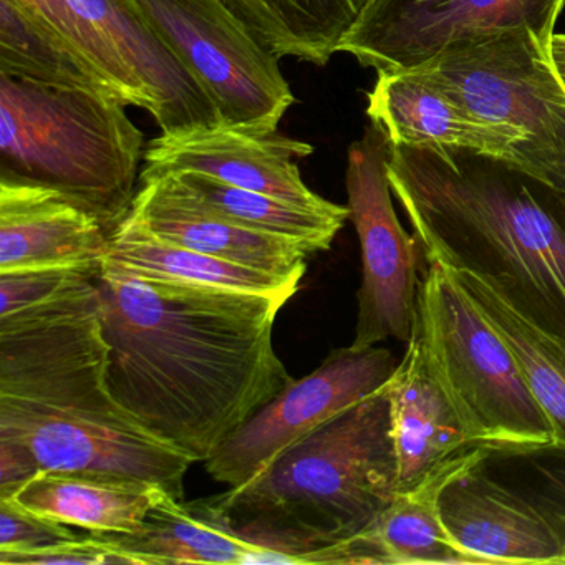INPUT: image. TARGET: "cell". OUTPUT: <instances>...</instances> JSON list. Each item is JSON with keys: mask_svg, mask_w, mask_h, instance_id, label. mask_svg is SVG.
<instances>
[{"mask_svg": "<svg viewBox=\"0 0 565 565\" xmlns=\"http://www.w3.org/2000/svg\"><path fill=\"white\" fill-rule=\"evenodd\" d=\"M97 289L111 393L193 462L294 382L273 343L286 297L151 279L110 257Z\"/></svg>", "mask_w": 565, "mask_h": 565, "instance_id": "6da1fadb", "label": "cell"}, {"mask_svg": "<svg viewBox=\"0 0 565 565\" xmlns=\"http://www.w3.org/2000/svg\"><path fill=\"white\" fill-rule=\"evenodd\" d=\"M107 366L97 279L0 317V436L24 443L44 471L128 479L184 499L194 462L117 402Z\"/></svg>", "mask_w": 565, "mask_h": 565, "instance_id": "7a4b0ae2", "label": "cell"}, {"mask_svg": "<svg viewBox=\"0 0 565 565\" xmlns=\"http://www.w3.org/2000/svg\"><path fill=\"white\" fill-rule=\"evenodd\" d=\"M388 178L428 263L475 273L565 339V217L551 190L488 154L395 145Z\"/></svg>", "mask_w": 565, "mask_h": 565, "instance_id": "3957f363", "label": "cell"}, {"mask_svg": "<svg viewBox=\"0 0 565 565\" xmlns=\"http://www.w3.org/2000/svg\"><path fill=\"white\" fill-rule=\"evenodd\" d=\"M396 492L383 386L216 499L247 541L280 552L284 564L307 565L369 527Z\"/></svg>", "mask_w": 565, "mask_h": 565, "instance_id": "277c9868", "label": "cell"}, {"mask_svg": "<svg viewBox=\"0 0 565 565\" xmlns=\"http://www.w3.org/2000/svg\"><path fill=\"white\" fill-rule=\"evenodd\" d=\"M127 107L105 92L0 74V181L58 191L114 233L134 206L145 158Z\"/></svg>", "mask_w": 565, "mask_h": 565, "instance_id": "5b68a950", "label": "cell"}, {"mask_svg": "<svg viewBox=\"0 0 565 565\" xmlns=\"http://www.w3.org/2000/svg\"><path fill=\"white\" fill-rule=\"evenodd\" d=\"M416 327L472 448L508 455L554 449L551 423L514 355L445 264L428 263Z\"/></svg>", "mask_w": 565, "mask_h": 565, "instance_id": "8992f818", "label": "cell"}, {"mask_svg": "<svg viewBox=\"0 0 565 565\" xmlns=\"http://www.w3.org/2000/svg\"><path fill=\"white\" fill-rule=\"evenodd\" d=\"M505 145L504 163L565 194V85L527 29L458 42L422 68Z\"/></svg>", "mask_w": 565, "mask_h": 565, "instance_id": "52a82bcc", "label": "cell"}, {"mask_svg": "<svg viewBox=\"0 0 565 565\" xmlns=\"http://www.w3.org/2000/svg\"><path fill=\"white\" fill-rule=\"evenodd\" d=\"M227 127L276 131L296 104L279 57L227 0H135Z\"/></svg>", "mask_w": 565, "mask_h": 565, "instance_id": "ba28073f", "label": "cell"}, {"mask_svg": "<svg viewBox=\"0 0 565 565\" xmlns=\"http://www.w3.org/2000/svg\"><path fill=\"white\" fill-rule=\"evenodd\" d=\"M390 138L370 124L347 154L350 220L362 250L353 349H369L388 339L408 343L418 319V253L396 216L388 178Z\"/></svg>", "mask_w": 565, "mask_h": 565, "instance_id": "9c48e42d", "label": "cell"}, {"mask_svg": "<svg viewBox=\"0 0 565 565\" xmlns=\"http://www.w3.org/2000/svg\"><path fill=\"white\" fill-rule=\"evenodd\" d=\"M565 0H372L337 54L383 72L422 71L458 42L527 29L551 44Z\"/></svg>", "mask_w": 565, "mask_h": 565, "instance_id": "30bf717a", "label": "cell"}, {"mask_svg": "<svg viewBox=\"0 0 565 565\" xmlns=\"http://www.w3.org/2000/svg\"><path fill=\"white\" fill-rule=\"evenodd\" d=\"M398 362L379 345L332 350L243 423L204 462L207 472L227 488L246 484L313 429L383 388Z\"/></svg>", "mask_w": 565, "mask_h": 565, "instance_id": "8fae6325", "label": "cell"}, {"mask_svg": "<svg viewBox=\"0 0 565 565\" xmlns=\"http://www.w3.org/2000/svg\"><path fill=\"white\" fill-rule=\"evenodd\" d=\"M312 153V145L284 137L277 130H246L223 124L183 134H161L151 140L145 150L147 167L140 181L194 171L306 210H342L340 204L313 193L302 180L297 161Z\"/></svg>", "mask_w": 565, "mask_h": 565, "instance_id": "7c38bea8", "label": "cell"}, {"mask_svg": "<svg viewBox=\"0 0 565 565\" xmlns=\"http://www.w3.org/2000/svg\"><path fill=\"white\" fill-rule=\"evenodd\" d=\"M481 466L456 478L439 501L455 544L478 564L565 565L561 539L544 512Z\"/></svg>", "mask_w": 565, "mask_h": 565, "instance_id": "4fadbf2b", "label": "cell"}, {"mask_svg": "<svg viewBox=\"0 0 565 565\" xmlns=\"http://www.w3.org/2000/svg\"><path fill=\"white\" fill-rule=\"evenodd\" d=\"M157 100L161 134L223 125L216 104L178 61L135 0H68Z\"/></svg>", "mask_w": 565, "mask_h": 565, "instance_id": "5bb4252c", "label": "cell"}, {"mask_svg": "<svg viewBox=\"0 0 565 565\" xmlns=\"http://www.w3.org/2000/svg\"><path fill=\"white\" fill-rule=\"evenodd\" d=\"M489 451L468 448L398 491L375 521L335 547V564H478L452 541L443 524L439 501L445 489L482 465Z\"/></svg>", "mask_w": 565, "mask_h": 565, "instance_id": "9a60e30c", "label": "cell"}, {"mask_svg": "<svg viewBox=\"0 0 565 565\" xmlns=\"http://www.w3.org/2000/svg\"><path fill=\"white\" fill-rule=\"evenodd\" d=\"M130 220L167 243L237 266L302 280L310 250L286 237L257 233L194 203L167 177L140 181Z\"/></svg>", "mask_w": 565, "mask_h": 565, "instance_id": "2e32d148", "label": "cell"}, {"mask_svg": "<svg viewBox=\"0 0 565 565\" xmlns=\"http://www.w3.org/2000/svg\"><path fill=\"white\" fill-rule=\"evenodd\" d=\"M110 234L49 188L0 181V273L102 264Z\"/></svg>", "mask_w": 565, "mask_h": 565, "instance_id": "e0dca14e", "label": "cell"}, {"mask_svg": "<svg viewBox=\"0 0 565 565\" xmlns=\"http://www.w3.org/2000/svg\"><path fill=\"white\" fill-rule=\"evenodd\" d=\"M385 390L398 491L412 488L436 466L472 448L451 402L429 369L416 323Z\"/></svg>", "mask_w": 565, "mask_h": 565, "instance_id": "ac0fdd59", "label": "cell"}, {"mask_svg": "<svg viewBox=\"0 0 565 565\" xmlns=\"http://www.w3.org/2000/svg\"><path fill=\"white\" fill-rule=\"evenodd\" d=\"M366 115L395 147L469 151L504 161L505 145L423 71L383 72L369 94Z\"/></svg>", "mask_w": 565, "mask_h": 565, "instance_id": "d6986e66", "label": "cell"}, {"mask_svg": "<svg viewBox=\"0 0 565 565\" xmlns=\"http://www.w3.org/2000/svg\"><path fill=\"white\" fill-rule=\"evenodd\" d=\"M111 535L137 565L284 564L280 552L247 541L233 527L216 495L184 501L164 492L143 531Z\"/></svg>", "mask_w": 565, "mask_h": 565, "instance_id": "ffe728a7", "label": "cell"}, {"mask_svg": "<svg viewBox=\"0 0 565 565\" xmlns=\"http://www.w3.org/2000/svg\"><path fill=\"white\" fill-rule=\"evenodd\" d=\"M164 492L158 486L128 479L42 471L12 499L71 527L98 534H138Z\"/></svg>", "mask_w": 565, "mask_h": 565, "instance_id": "44dd1931", "label": "cell"}, {"mask_svg": "<svg viewBox=\"0 0 565 565\" xmlns=\"http://www.w3.org/2000/svg\"><path fill=\"white\" fill-rule=\"evenodd\" d=\"M443 264V263H441ZM446 266V264H445ZM448 267V266H446ZM469 299L511 350L534 395L547 416L554 449L565 452V339L519 312L494 287L469 270L451 269Z\"/></svg>", "mask_w": 565, "mask_h": 565, "instance_id": "7402d4cb", "label": "cell"}, {"mask_svg": "<svg viewBox=\"0 0 565 565\" xmlns=\"http://www.w3.org/2000/svg\"><path fill=\"white\" fill-rule=\"evenodd\" d=\"M107 257L130 273L151 279L246 290L289 300L296 296L300 284V280L290 277L237 266L230 260L167 243L128 216L110 234Z\"/></svg>", "mask_w": 565, "mask_h": 565, "instance_id": "603a6c76", "label": "cell"}, {"mask_svg": "<svg viewBox=\"0 0 565 565\" xmlns=\"http://www.w3.org/2000/svg\"><path fill=\"white\" fill-rule=\"evenodd\" d=\"M163 177L184 196L226 217L231 223L257 233L296 241L306 246L310 254L329 250L345 221L350 220L349 206L323 213L256 191L243 190L194 171L168 173Z\"/></svg>", "mask_w": 565, "mask_h": 565, "instance_id": "cb8c5ba5", "label": "cell"}, {"mask_svg": "<svg viewBox=\"0 0 565 565\" xmlns=\"http://www.w3.org/2000/svg\"><path fill=\"white\" fill-rule=\"evenodd\" d=\"M372 0H227L277 55L323 67Z\"/></svg>", "mask_w": 565, "mask_h": 565, "instance_id": "d4e9b609", "label": "cell"}, {"mask_svg": "<svg viewBox=\"0 0 565 565\" xmlns=\"http://www.w3.org/2000/svg\"><path fill=\"white\" fill-rule=\"evenodd\" d=\"M0 74L44 87L114 95L94 68L45 31L19 0H0Z\"/></svg>", "mask_w": 565, "mask_h": 565, "instance_id": "484cf974", "label": "cell"}, {"mask_svg": "<svg viewBox=\"0 0 565 565\" xmlns=\"http://www.w3.org/2000/svg\"><path fill=\"white\" fill-rule=\"evenodd\" d=\"M22 8L58 41L64 42L125 105L157 118L158 104L120 57L78 18L68 0H19Z\"/></svg>", "mask_w": 565, "mask_h": 565, "instance_id": "4316f807", "label": "cell"}, {"mask_svg": "<svg viewBox=\"0 0 565 565\" xmlns=\"http://www.w3.org/2000/svg\"><path fill=\"white\" fill-rule=\"evenodd\" d=\"M102 264L0 273V317L45 306L95 282Z\"/></svg>", "mask_w": 565, "mask_h": 565, "instance_id": "83f0119b", "label": "cell"}, {"mask_svg": "<svg viewBox=\"0 0 565 565\" xmlns=\"http://www.w3.org/2000/svg\"><path fill=\"white\" fill-rule=\"evenodd\" d=\"M137 565L111 534L87 535L0 558V565Z\"/></svg>", "mask_w": 565, "mask_h": 565, "instance_id": "f1b7e54d", "label": "cell"}, {"mask_svg": "<svg viewBox=\"0 0 565 565\" xmlns=\"http://www.w3.org/2000/svg\"><path fill=\"white\" fill-rule=\"evenodd\" d=\"M77 537L71 525L44 518L14 499H0V558Z\"/></svg>", "mask_w": 565, "mask_h": 565, "instance_id": "f546056e", "label": "cell"}, {"mask_svg": "<svg viewBox=\"0 0 565 565\" xmlns=\"http://www.w3.org/2000/svg\"><path fill=\"white\" fill-rule=\"evenodd\" d=\"M44 471L34 452L14 438L0 436V499H12Z\"/></svg>", "mask_w": 565, "mask_h": 565, "instance_id": "4dcf8cb0", "label": "cell"}, {"mask_svg": "<svg viewBox=\"0 0 565 565\" xmlns=\"http://www.w3.org/2000/svg\"><path fill=\"white\" fill-rule=\"evenodd\" d=\"M537 471L541 479L532 501L554 525L565 554V468L537 466Z\"/></svg>", "mask_w": 565, "mask_h": 565, "instance_id": "1f68e13d", "label": "cell"}, {"mask_svg": "<svg viewBox=\"0 0 565 565\" xmlns=\"http://www.w3.org/2000/svg\"><path fill=\"white\" fill-rule=\"evenodd\" d=\"M551 57L565 85V35L554 34L551 41Z\"/></svg>", "mask_w": 565, "mask_h": 565, "instance_id": "d6a6232c", "label": "cell"}, {"mask_svg": "<svg viewBox=\"0 0 565 565\" xmlns=\"http://www.w3.org/2000/svg\"><path fill=\"white\" fill-rule=\"evenodd\" d=\"M552 193H554L555 201H557L558 207H561L562 216L565 217V194L555 193V191H552Z\"/></svg>", "mask_w": 565, "mask_h": 565, "instance_id": "836d02e7", "label": "cell"}]
</instances>
